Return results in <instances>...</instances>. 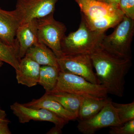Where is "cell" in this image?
I'll return each instance as SVG.
<instances>
[{
    "mask_svg": "<svg viewBox=\"0 0 134 134\" xmlns=\"http://www.w3.org/2000/svg\"><path fill=\"white\" fill-rule=\"evenodd\" d=\"M100 84L107 93L121 97L125 91V77L132 65L131 59L118 57L101 47L90 54Z\"/></svg>",
    "mask_w": 134,
    "mask_h": 134,
    "instance_id": "cell-1",
    "label": "cell"
},
{
    "mask_svg": "<svg viewBox=\"0 0 134 134\" xmlns=\"http://www.w3.org/2000/svg\"><path fill=\"white\" fill-rule=\"evenodd\" d=\"M81 21L76 31L65 36L61 43L64 55L91 54L100 47L104 32L93 30L81 15Z\"/></svg>",
    "mask_w": 134,
    "mask_h": 134,
    "instance_id": "cell-2",
    "label": "cell"
},
{
    "mask_svg": "<svg viewBox=\"0 0 134 134\" xmlns=\"http://www.w3.org/2000/svg\"><path fill=\"white\" fill-rule=\"evenodd\" d=\"M134 33V19L124 15L109 36H104L100 47L118 57L132 59L131 46Z\"/></svg>",
    "mask_w": 134,
    "mask_h": 134,
    "instance_id": "cell-3",
    "label": "cell"
},
{
    "mask_svg": "<svg viewBox=\"0 0 134 134\" xmlns=\"http://www.w3.org/2000/svg\"><path fill=\"white\" fill-rule=\"evenodd\" d=\"M60 92L81 96L103 98H107L108 94L106 89L102 85L92 83L79 76L61 71L56 86L50 93Z\"/></svg>",
    "mask_w": 134,
    "mask_h": 134,
    "instance_id": "cell-4",
    "label": "cell"
},
{
    "mask_svg": "<svg viewBox=\"0 0 134 134\" xmlns=\"http://www.w3.org/2000/svg\"><path fill=\"white\" fill-rule=\"evenodd\" d=\"M53 15L37 19L38 37L39 41L51 49L58 59L64 55L61 43L67 29L64 24L55 20Z\"/></svg>",
    "mask_w": 134,
    "mask_h": 134,
    "instance_id": "cell-5",
    "label": "cell"
},
{
    "mask_svg": "<svg viewBox=\"0 0 134 134\" xmlns=\"http://www.w3.org/2000/svg\"><path fill=\"white\" fill-rule=\"evenodd\" d=\"M57 62L61 72L77 75L92 83L100 84L93 72L90 54L64 55L58 58Z\"/></svg>",
    "mask_w": 134,
    "mask_h": 134,
    "instance_id": "cell-6",
    "label": "cell"
},
{
    "mask_svg": "<svg viewBox=\"0 0 134 134\" xmlns=\"http://www.w3.org/2000/svg\"><path fill=\"white\" fill-rule=\"evenodd\" d=\"M111 101L110 99L103 109L90 119L79 120L77 127L78 131L83 134H93L102 129L122 125Z\"/></svg>",
    "mask_w": 134,
    "mask_h": 134,
    "instance_id": "cell-7",
    "label": "cell"
},
{
    "mask_svg": "<svg viewBox=\"0 0 134 134\" xmlns=\"http://www.w3.org/2000/svg\"><path fill=\"white\" fill-rule=\"evenodd\" d=\"M58 1L17 0L15 10L20 18L22 25L54 13Z\"/></svg>",
    "mask_w": 134,
    "mask_h": 134,
    "instance_id": "cell-8",
    "label": "cell"
},
{
    "mask_svg": "<svg viewBox=\"0 0 134 134\" xmlns=\"http://www.w3.org/2000/svg\"><path fill=\"white\" fill-rule=\"evenodd\" d=\"M10 109L19 122L22 124L31 120L48 121L63 128L69 122L48 110L30 108L17 102L10 106Z\"/></svg>",
    "mask_w": 134,
    "mask_h": 134,
    "instance_id": "cell-9",
    "label": "cell"
},
{
    "mask_svg": "<svg viewBox=\"0 0 134 134\" xmlns=\"http://www.w3.org/2000/svg\"><path fill=\"white\" fill-rule=\"evenodd\" d=\"M21 25V19L15 9L8 11L0 8V39L14 48L18 53V44L15 37Z\"/></svg>",
    "mask_w": 134,
    "mask_h": 134,
    "instance_id": "cell-10",
    "label": "cell"
},
{
    "mask_svg": "<svg viewBox=\"0 0 134 134\" xmlns=\"http://www.w3.org/2000/svg\"><path fill=\"white\" fill-rule=\"evenodd\" d=\"M81 14L86 19H99L107 16L124 14L118 5L109 4L97 0H75Z\"/></svg>",
    "mask_w": 134,
    "mask_h": 134,
    "instance_id": "cell-11",
    "label": "cell"
},
{
    "mask_svg": "<svg viewBox=\"0 0 134 134\" xmlns=\"http://www.w3.org/2000/svg\"><path fill=\"white\" fill-rule=\"evenodd\" d=\"M16 40L18 45L19 59L25 57L27 50L38 42L37 19L21 25L18 29Z\"/></svg>",
    "mask_w": 134,
    "mask_h": 134,
    "instance_id": "cell-12",
    "label": "cell"
},
{
    "mask_svg": "<svg viewBox=\"0 0 134 134\" xmlns=\"http://www.w3.org/2000/svg\"><path fill=\"white\" fill-rule=\"evenodd\" d=\"M40 66L37 63L27 56L21 59L19 69L15 70L18 83L30 88L38 84Z\"/></svg>",
    "mask_w": 134,
    "mask_h": 134,
    "instance_id": "cell-13",
    "label": "cell"
},
{
    "mask_svg": "<svg viewBox=\"0 0 134 134\" xmlns=\"http://www.w3.org/2000/svg\"><path fill=\"white\" fill-rule=\"evenodd\" d=\"M23 104L30 108L48 110L68 121L77 119L75 115L65 109L50 94L46 92L40 98L32 99L30 102Z\"/></svg>",
    "mask_w": 134,
    "mask_h": 134,
    "instance_id": "cell-14",
    "label": "cell"
},
{
    "mask_svg": "<svg viewBox=\"0 0 134 134\" xmlns=\"http://www.w3.org/2000/svg\"><path fill=\"white\" fill-rule=\"evenodd\" d=\"M110 99L108 97L82 96L77 119L83 121L93 117L103 109Z\"/></svg>",
    "mask_w": 134,
    "mask_h": 134,
    "instance_id": "cell-15",
    "label": "cell"
},
{
    "mask_svg": "<svg viewBox=\"0 0 134 134\" xmlns=\"http://www.w3.org/2000/svg\"><path fill=\"white\" fill-rule=\"evenodd\" d=\"M25 56L35 61L40 66L59 67L58 58L54 53L47 46L40 41L27 50Z\"/></svg>",
    "mask_w": 134,
    "mask_h": 134,
    "instance_id": "cell-16",
    "label": "cell"
},
{
    "mask_svg": "<svg viewBox=\"0 0 134 134\" xmlns=\"http://www.w3.org/2000/svg\"><path fill=\"white\" fill-rule=\"evenodd\" d=\"M48 93L65 109L75 115L77 119L82 96L62 92Z\"/></svg>",
    "mask_w": 134,
    "mask_h": 134,
    "instance_id": "cell-17",
    "label": "cell"
},
{
    "mask_svg": "<svg viewBox=\"0 0 134 134\" xmlns=\"http://www.w3.org/2000/svg\"><path fill=\"white\" fill-rule=\"evenodd\" d=\"M60 71L59 67L50 65L40 66L38 84L43 86L46 93L51 92L55 88Z\"/></svg>",
    "mask_w": 134,
    "mask_h": 134,
    "instance_id": "cell-18",
    "label": "cell"
},
{
    "mask_svg": "<svg viewBox=\"0 0 134 134\" xmlns=\"http://www.w3.org/2000/svg\"><path fill=\"white\" fill-rule=\"evenodd\" d=\"M124 15V14H121L115 16L104 17L97 19L84 18L89 27L92 30L105 32L107 29L116 26L122 20Z\"/></svg>",
    "mask_w": 134,
    "mask_h": 134,
    "instance_id": "cell-19",
    "label": "cell"
},
{
    "mask_svg": "<svg viewBox=\"0 0 134 134\" xmlns=\"http://www.w3.org/2000/svg\"><path fill=\"white\" fill-rule=\"evenodd\" d=\"M0 60L10 65L16 70L19 68L20 60L18 52L14 48L8 45L0 39Z\"/></svg>",
    "mask_w": 134,
    "mask_h": 134,
    "instance_id": "cell-20",
    "label": "cell"
},
{
    "mask_svg": "<svg viewBox=\"0 0 134 134\" xmlns=\"http://www.w3.org/2000/svg\"><path fill=\"white\" fill-rule=\"evenodd\" d=\"M116 110L118 118L121 124L134 119V102L128 104H120L111 101Z\"/></svg>",
    "mask_w": 134,
    "mask_h": 134,
    "instance_id": "cell-21",
    "label": "cell"
},
{
    "mask_svg": "<svg viewBox=\"0 0 134 134\" xmlns=\"http://www.w3.org/2000/svg\"><path fill=\"white\" fill-rule=\"evenodd\" d=\"M110 134H134V119L119 126L110 127Z\"/></svg>",
    "mask_w": 134,
    "mask_h": 134,
    "instance_id": "cell-22",
    "label": "cell"
},
{
    "mask_svg": "<svg viewBox=\"0 0 134 134\" xmlns=\"http://www.w3.org/2000/svg\"><path fill=\"white\" fill-rule=\"evenodd\" d=\"M118 5L125 16L134 19V0H120Z\"/></svg>",
    "mask_w": 134,
    "mask_h": 134,
    "instance_id": "cell-23",
    "label": "cell"
},
{
    "mask_svg": "<svg viewBox=\"0 0 134 134\" xmlns=\"http://www.w3.org/2000/svg\"><path fill=\"white\" fill-rule=\"evenodd\" d=\"M10 121L6 118L0 122V134H11L12 133L9 128V124Z\"/></svg>",
    "mask_w": 134,
    "mask_h": 134,
    "instance_id": "cell-24",
    "label": "cell"
},
{
    "mask_svg": "<svg viewBox=\"0 0 134 134\" xmlns=\"http://www.w3.org/2000/svg\"><path fill=\"white\" fill-rule=\"evenodd\" d=\"M63 128L60 126L55 125L48 131L47 134H61L62 133Z\"/></svg>",
    "mask_w": 134,
    "mask_h": 134,
    "instance_id": "cell-25",
    "label": "cell"
},
{
    "mask_svg": "<svg viewBox=\"0 0 134 134\" xmlns=\"http://www.w3.org/2000/svg\"><path fill=\"white\" fill-rule=\"evenodd\" d=\"M7 114L4 110L0 107V122L5 118H7Z\"/></svg>",
    "mask_w": 134,
    "mask_h": 134,
    "instance_id": "cell-26",
    "label": "cell"
},
{
    "mask_svg": "<svg viewBox=\"0 0 134 134\" xmlns=\"http://www.w3.org/2000/svg\"><path fill=\"white\" fill-rule=\"evenodd\" d=\"M120 0H105L104 2L109 4H113V5H117Z\"/></svg>",
    "mask_w": 134,
    "mask_h": 134,
    "instance_id": "cell-27",
    "label": "cell"
},
{
    "mask_svg": "<svg viewBox=\"0 0 134 134\" xmlns=\"http://www.w3.org/2000/svg\"><path fill=\"white\" fill-rule=\"evenodd\" d=\"M3 63L4 62H3L2 61L0 60V71H1V68H2L3 65Z\"/></svg>",
    "mask_w": 134,
    "mask_h": 134,
    "instance_id": "cell-28",
    "label": "cell"
},
{
    "mask_svg": "<svg viewBox=\"0 0 134 134\" xmlns=\"http://www.w3.org/2000/svg\"><path fill=\"white\" fill-rule=\"evenodd\" d=\"M98 1H100L103 2H104L105 0H98Z\"/></svg>",
    "mask_w": 134,
    "mask_h": 134,
    "instance_id": "cell-29",
    "label": "cell"
},
{
    "mask_svg": "<svg viewBox=\"0 0 134 134\" xmlns=\"http://www.w3.org/2000/svg\"><path fill=\"white\" fill-rule=\"evenodd\" d=\"M97 1H98V0H97Z\"/></svg>",
    "mask_w": 134,
    "mask_h": 134,
    "instance_id": "cell-30",
    "label": "cell"
}]
</instances>
